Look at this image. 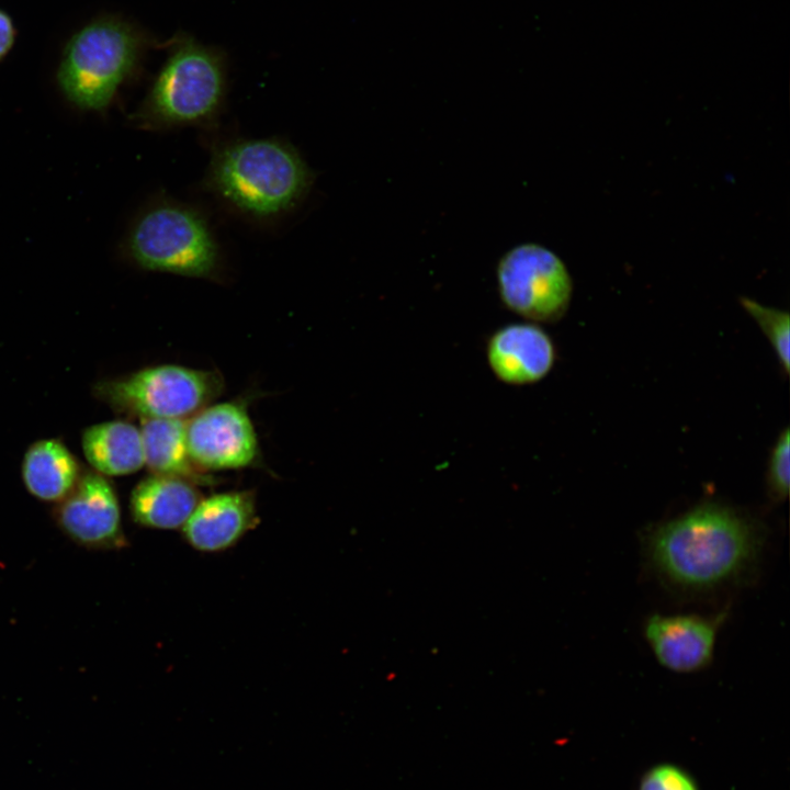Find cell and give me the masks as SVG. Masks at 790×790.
<instances>
[{
	"mask_svg": "<svg viewBox=\"0 0 790 790\" xmlns=\"http://www.w3.org/2000/svg\"><path fill=\"white\" fill-rule=\"evenodd\" d=\"M767 492L770 499L780 503L787 499L790 484V430L783 429L777 438L768 460Z\"/></svg>",
	"mask_w": 790,
	"mask_h": 790,
	"instance_id": "cell-18",
	"label": "cell"
},
{
	"mask_svg": "<svg viewBox=\"0 0 790 790\" xmlns=\"http://www.w3.org/2000/svg\"><path fill=\"white\" fill-rule=\"evenodd\" d=\"M485 356L495 379L506 385L524 386L540 382L552 371L556 350L538 324L511 323L488 337Z\"/></svg>",
	"mask_w": 790,
	"mask_h": 790,
	"instance_id": "cell-11",
	"label": "cell"
},
{
	"mask_svg": "<svg viewBox=\"0 0 790 790\" xmlns=\"http://www.w3.org/2000/svg\"><path fill=\"white\" fill-rule=\"evenodd\" d=\"M82 472L75 455L56 439L34 442L22 462L27 490L44 501H60L76 486Z\"/></svg>",
	"mask_w": 790,
	"mask_h": 790,
	"instance_id": "cell-14",
	"label": "cell"
},
{
	"mask_svg": "<svg viewBox=\"0 0 790 790\" xmlns=\"http://www.w3.org/2000/svg\"><path fill=\"white\" fill-rule=\"evenodd\" d=\"M125 255L144 270L190 278H213L222 251L207 218L191 205L170 199L149 204L133 222Z\"/></svg>",
	"mask_w": 790,
	"mask_h": 790,
	"instance_id": "cell-4",
	"label": "cell"
},
{
	"mask_svg": "<svg viewBox=\"0 0 790 790\" xmlns=\"http://www.w3.org/2000/svg\"><path fill=\"white\" fill-rule=\"evenodd\" d=\"M55 518L75 542L92 549L123 544L116 493L104 475L88 471L72 490L59 501Z\"/></svg>",
	"mask_w": 790,
	"mask_h": 790,
	"instance_id": "cell-10",
	"label": "cell"
},
{
	"mask_svg": "<svg viewBox=\"0 0 790 790\" xmlns=\"http://www.w3.org/2000/svg\"><path fill=\"white\" fill-rule=\"evenodd\" d=\"M741 304L760 327L786 373L790 370V316L786 311L765 306L748 297Z\"/></svg>",
	"mask_w": 790,
	"mask_h": 790,
	"instance_id": "cell-17",
	"label": "cell"
},
{
	"mask_svg": "<svg viewBox=\"0 0 790 790\" xmlns=\"http://www.w3.org/2000/svg\"><path fill=\"white\" fill-rule=\"evenodd\" d=\"M764 528L742 511L702 503L652 526L642 535L648 571L668 589L704 595L751 579L765 544Z\"/></svg>",
	"mask_w": 790,
	"mask_h": 790,
	"instance_id": "cell-1",
	"label": "cell"
},
{
	"mask_svg": "<svg viewBox=\"0 0 790 790\" xmlns=\"http://www.w3.org/2000/svg\"><path fill=\"white\" fill-rule=\"evenodd\" d=\"M81 444L87 461L102 475H127L144 466L140 431L131 422L93 425L83 431Z\"/></svg>",
	"mask_w": 790,
	"mask_h": 790,
	"instance_id": "cell-15",
	"label": "cell"
},
{
	"mask_svg": "<svg viewBox=\"0 0 790 790\" xmlns=\"http://www.w3.org/2000/svg\"><path fill=\"white\" fill-rule=\"evenodd\" d=\"M313 182V171L291 144L253 138L214 147L203 184L238 214L269 221L294 210Z\"/></svg>",
	"mask_w": 790,
	"mask_h": 790,
	"instance_id": "cell-2",
	"label": "cell"
},
{
	"mask_svg": "<svg viewBox=\"0 0 790 790\" xmlns=\"http://www.w3.org/2000/svg\"><path fill=\"white\" fill-rule=\"evenodd\" d=\"M226 89L223 52L179 34L132 121L150 131L211 125L222 111Z\"/></svg>",
	"mask_w": 790,
	"mask_h": 790,
	"instance_id": "cell-3",
	"label": "cell"
},
{
	"mask_svg": "<svg viewBox=\"0 0 790 790\" xmlns=\"http://www.w3.org/2000/svg\"><path fill=\"white\" fill-rule=\"evenodd\" d=\"M144 465L154 473L205 484L208 477L192 461L183 419H145L139 429Z\"/></svg>",
	"mask_w": 790,
	"mask_h": 790,
	"instance_id": "cell-16",
	"label": "cell"
},
{
	"mask_svg": "<svg viewBox=\"0 0 790 790\" xmlns=\"http://www.w3.org/2000/svg\"><path fill=\"white\" fill-rule=\"evenodd\" d=\"M14 25L11 18L0 10V60L9 53L14 43Z\"/></svg>",
	"mask_w": 790,
	"mask_h": 790,
	"instance_id": "cell-20",
	"label": "cell"
},
{
	"mask_svg": "<svg viewBox=\"0 0 790 790\" xmlns=\"http://www.w3.org/2000/svg\"><path fill=\"white\" fill-rule=\"evenodd\" d=\"M215 371L163 364L97 384L95 395L113 409L145 419H185L219 396Z\"/></svg>",
	"mask_w": 790,
	"mask_h": 790,
	"instance_id": "cell-6",
	"label": "cell"
},
{
	"mask_svg": "<svg viewBox=\"0 0 790 790\" xmlns=\"http://www.w3.org/2000/svg\"><path fill=\"white\" fill-rule=\"evenodd\" d=\"M725 614L655 613L645 620L643 634L663 667L678 674L697 673L713 661Z\"/></svg>",
	"mask_w": 790,
	"mask_h": 790,
	"instance_id": "cell-9",
	"label": "cell"
},
{
	"mask_svg": "<svg viewBox=\"0 0 790 790\" xmlns=\"http://www.w3.org/2000/svg\"><path fill=\"white\" fill-rule=\"evenodd\" d=\"M200 501L191 482L170 475L151 474L132 492L134 520L148 528L176 529L183 526Z\"/></svg>",
	"mask_w": 790,
	"mask_h": 790,
	"instance_id": "cell-13",
	"label": "cell"
},
{
	"mask_svg": "<svg viewBox=\"0 0 790 790\" xmlns=\"http://www.w3.org/2000/svg\"><path fill=\"white\" fill-rule=\"evenodd\" d=\"M257 519L251 492L215 494L199 501L183 524V534L189 544L199 551H222L252 529Z\"/></svg>",
	"mask_w": 790,
	"mask_h": 790,
	"instance_id": "cell-12",
	"label": "cell"
},
{
	"mask_svg": "<svg viewBox=\"0 0 790 790\" xmlns=\"http://www.w3.org/2000/svg\"><path fill=\"white\" fill-rule=\"evenodd\" d=\"M496 284L503 305L531 323H556L566 314L573 281L563 260L537 242L507 250L496 266Z\"/></svg>",
	"mask_w": 790,
	"mask_h": 790,
	"instance_id": "cell-7",
	"label": "cell"
},
{
	"mask_svg": "<svg viewBox=\"0 0 790 790\" xmlns=\"http://www.w3.org/2000/svg\"><path fill=\"white\" fill-rule=\"evenodd\" d=\"M148 41L128 22L101 18L68 42L57 72L65 97L83 110L100 111L136 70Z\"/></svg>",
	"mask_w": 790,
	"mask_h": 790,
	"instance_id": "cell-5",
	"label": "cell"
},
{
	"mask_svg": "<svg viewBox=\"0 0 790 790\" xmlns=\"http://www.w3.org/2000/svg\"><path fill=\"white\" fill-rule=\"evenodd\" d=\"M190 456L201 470H234L253 463L258 440L244 405L206 406L187 421Z\"/></svg>",
	"mask_w": 790,
	"mask_h": 790,
	"instance_id": "cell-8",
	"label": "cell"
},
{
	"mask_svg": "<svg viewBox=\"0 0 790 790\" xmlns=\"http://www.w3.org/2000/svg\"><path fill=\"white\" fill-rule=\"evenodd\" d=\"M636 790H700L696 778L674 763H658L641 776Z\"/></svg>",
	"mask_w": 790,
	"mask_h": 790,
	"instance_id": "cell-19",
	"label": "cell"
}]
</instances>
